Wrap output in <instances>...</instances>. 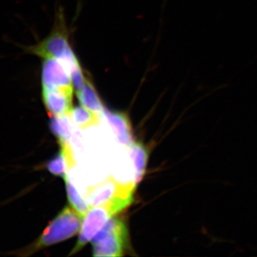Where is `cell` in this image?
Returning a JSON list of instances; mask_svg holds the SVG:
<instances>
[{
    "instance_id": "obj_1",
    "label": "cell",
    "mask_w": 257,
    "mask_h": 257,
    "mask_svg": "<svg viewBox=\"0 0 257 257\" xmlns=\"http://www.w3.org/2000/svg\"><path fill=\"white\" fill-rule=\"evenodd\" d=\"M83 218L77 211L70 207L64 208L55 219L51 221L36 241L26 247L12 251L8 254L31 256L42 248L69 239L78 232L82 224Z\"/></svg>"
},
{
    "instance_id": "obj_2",
    "label": "cell",
    "mask_w": 257,
    "mask_h": 257,
    "mask_svg": "<svg viewBox=\"0 0 257 257\" xmlns=\"http://www.w3.org/2000/svg\"><path fill=\"white\" fill-rule=\"evenodd\" d=\"M136 186L135 183H118L109 177L88 189V202L92 207L105 206L111 209L113 214H117L133 202Z\"/></svg>"
},
{
    "instance_id": "obj_3",
    "label": "cell",
    "mask_w": 257,
    "mask_h": 257,
    "mask_svg": "<svg viewBox=\"0 0 257 257\" xmlns=\"http://www.w3.org/2000/svg\"><path fill=\"white\" fill-rule=\"evenodd\" d=\"M127 241V230L124 221L112 218L93 239V256H122Z\"/></svg>"
},
{
    "instance_id": "obj_4",
    "label": "cell",
    "mask_w": 257,
    "mask_h": 257,
    "mask_svg": "<svg viewBox=\"0 0 257 257\" xmlns=\"http://www.w3.org/2000/svg\"><path fill=\"white\" fill-rule=\"evenodd\" d=\"M28 53L45 59L54 58L62 60L74 53L69 46L68 35L63 28H56L46 39L36 45L27 48Z\"/></svg>"
},
{
    "instance_id": "obj_5",
    "label": "cell",
    "mask_w": 257,
    "mask_h": 257,
    "mask_svg": "<svg viewBox=\"0 0 257 257\" xmlns=\"http://www.w3.org/2000/svg\"><path fill=\"white\" fill-rule=\"evenodd\" d=\"M113 215L114 214L111 209L105 206H96L89 209L81 228L78 241L69 255L80 251Z\"/></svg>"
},
{
    "instance_id": "obj_6",
    "label": "cell",
    "mask_w": 257,
    "mask_h": 257,
    "mask_svg": "<svg viewBox=\"0 0 257 257\" xmlns=\"http://www.w3.org/2000/svg\"><path fill=\"white\" fill-rule=\"evenodd\" d=\"M42 88L74 89L72 76L57 59H45L42 69Z\"/></svg>"
},
{
    "instance_id": "obj_7",
    "label": "cell",
    "mask_w": 257,
    "mask_h": 257,
    "mask_svg": "<svg viewBox=\"0 0 257 257\" xmlns=\"http://www.w3.org/2000/svg\"><path fill=\"white\" fill-rule=\"evenodd\" d=\"M74 89L42 88V99L52 116L69 115L72 109Z\"/></svg>"
},
{
    "instance_id": "obj_8",
    "label": "cell",
    "mask_w": 257,
    "mask_h": 257,
    "mask_svg": "<svg viewBox=\"0 0 257 257\" xmlns=\"http://www.w3.org/2000/svg\"><path fill=\"white\" fill-rule=\"evenodd\" d=\"M104 117L113 128L119 143L126 146H131L134 143L131 123L126 114L116 111H111L104 109Z\"/></svg>"
},
{
    "instance_id": "obj_9",
    "label": "cell",
    "mask_w": 257,
    "mask_h": 257,
    "mask_svg": "<svg viewBox=\"0 0 257 257\" xmlns=\"http://www.w3.org/2000/svg\"><path fill=\"white\" fill-rule=\"evenodd\" d=\"M77 95L81 104L96 114H101L104 106L96 89L89 81L86 80L84 85L77 91Z\"/></svg>"
},
{
    "instance_id": "obj_10",
    "label": "cell",
    "mask_w": 257,
    "mask_h": 257,
    "mask_svg": "<svg viewBox=\"0 0 257 257\" xmlns=\"http://www.w3.org/2000/svg\"><path fill=\"white\" fill-rule=\"evenodd\" d=\"M131 155L135 167V184L138 185L146 170L147 160H148V150L143 144L133 143L131 145Z\"/></svg>"
},
{
    "instance_id": "obj_11",
    "label": "cell",
    "mask_w": 257,
    "mask_h": 257,
    "mask_svg": "<svg viewBox=\"0 0 257 257\" xmlns=\"http://www.w3.org/2000/svg\"><path fill=\"white\" fill-rule=\"evenodd\" d=\"M69 115L52 116L50 120V128L52 133L58 139L60 145L69 143L72 135V126L69 119Z\"/></svg>"
},
{
    "instance_id": "obj_12",
    "label": "cell",
    "mask_w": 257,
    "mask_h": 257,
    "mask_svg": "<svg viewBox=\"0 0 257 257\" xmlns=\"http://www.w3.org/2000/svg\"><path fill=\"white\" fill-rule=\"evenodd\" d=\"M72 122L77 127L84 130L99 123L98 114L83 106H76L69 114Z\"/></svg>"
},
{
    "instance_id": "obj_13",
    "label": "cell",
    "mask_w": 257,
    "mask_h": 257,
    "mask_svg": "<svg viewBox=\"0 0 257 257\" xmlns=\"http://www.w3.org/2000/svg\"><path fill=\"white\" fill-rule=\"evenodd\" d=\"M65 181L66 188H67V196L69 203L72 207L80 214L82 217L87 215L89 211V205L82 199L80 194L77 192V189L72 185V182L69 180L68 177L66 176L64 178Z\"/></svg>"
},
{
    "instance_id": "obj_14",
    "label": "cell",
    "mask_w": 257,
    "mask_h": 257,
    "mask_svg": "<svg viewBox=\"0 0 257 257\" xmlns=\"http://www.w3.org/2000/svg\"><path fill=\"white\" fill-rule=\"evenodd\" d=\"M66 166H67V161L62 149H61L58 155L49 161L46 165L47 169L50 173L59 176L62 178H64L67 176L66 175Z\"/></svg>"
}]
</instances>
